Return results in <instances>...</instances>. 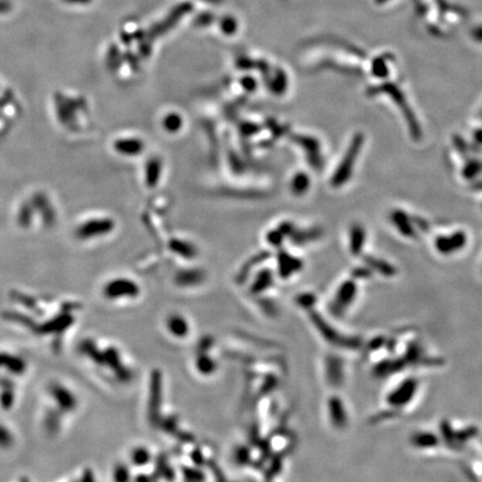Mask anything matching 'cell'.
<instances>
[{"mask_svg": "<svg viewBox=\"0 0 482 482\" xmlns=\"http://www.w3.org/2000/svg\"><path fill=\"white\" fill-rule=\"evenodd\" d=\"M44 395L47 403L42 411L41 424L43 431L52 437L59 433L62 427V418L74 412L78 401L73 389L61 381H51L46 385Z\"/></svg>", "mask_w": 482, "mask_h": 482, "instance_id": "obj_1", "label": "cell"}, {"mask_svg": "<svg viewBox=\"0 0 482 482\" xmlns=\"http://www.w3.org/2000/svg\"><path fill=\"white\" fill-rule=\"evenodd\" d=\"M29 363L24 355L0 349V378H12L21 380L28 374Z\"/></svg>", "mask_w": 482, "mask_h": 482, "instance_id": "obj_2", "label": "cell"}, {"mask_svg": "<svg viewBox=\"0 0 482 482\" xmlns=\"http://www.w3.org/2000/svg\"><path fill=\"white\" fill-rule=\"evenodd\" d=\"M418 382L414 379L404 380L396 387L392 388L386 398V403L394 408L408 405L418 391Z\"/></svg>", "mask_w": 482, "mask_h": 482, "instance_id": "obj_3", "label": "cell"}, {"mask_svg": "<svg viewBox=\"0 0 482 482\" xmlns=\"http://www.w3.org/2000/svg\"><path fill=\"white\" fill-rule=\"evenodd\" d=\"M18 381L12 378H0V410L10 412L18 401Z\"/></svg>", "mask_w": 482, "mask_h": 482, "instance_id": "obj_4", "label": "cell"}, {"mask_svg": "<svg viewBox=\"0 0 482 482\" xmlns=\"http://www.w3.org/2000/svg\"><path fill=\"white\" fill-rule=\"evenodd\" d=\"M136 290L137 288L133 282L129 280L118 279L110 283L106 289H105V294H106V296L111 297V298H122V297L135 296Z\"/></svg>", "mask_w": 482, "mask_h": 482, "instance_id": "obj_5", "label": "cell"}, {"mask_svg": "<svg viewBox=\"0 0 482 482\" xmlns=\"http://www.w3.org/2000/svg\"><path fill=\"white\" fill-rule=\"evenodd\" d=\"M361 142H362L361 137H356V140L353 142L352 147H351V151L348 152V154L344 158V162H343L341 169L338 170V172L336 173V175L334 176V183L341 184V183H343L346 180L347 174H349V172L352 171L351 170L352 166H353V161L352 160L355 157L356 152H359V149L361 147Z\"/></svg>", "mask_w": 482, "mask_h": 482, "instance_id": "obj_6", "label": "cell"}, {"mask_svg": "<svg viewBox=\"0 0 482 482\" xmlns=\"http://www.w3.org/2000/svg\"><path fill=\"white\" fill-rule=\"evenodd\" d=\"M329 417L336 426H344L346 424V412L342 401L337 398H332L328 401Z\"/></svg>", "mask_w": 482, "mask_h": 482, "instance_id": "obj_7", "label": "cell"}, {"mask_svg": "<svg viewBox=\"0 0 482 482\" xmlns=\"http://www.w3.org/2000/svg\"><path fill=\"white\" fill-rule=\"evenodd\" d=\"M17 443L15 431L6 423L0 422V451H9Z\"/></svg>", "mask_w": 482, "mask_h": 482, "instance_id": "obj_8", "label": "cell"}, {"mask_svg": "<svg viewBox=\"0 0 482 482\" xmlns=\"http://www.w3.org/2000/svg\"><path fill=\"white\" fill-rule=\"evenodd\" d=\"M142 148V143L135 140V138H124V140H121L116 143V150L120 151V153L129 155H135L140 153Z\"/></svg>", "mask_w": 482, "mask_h": 482, "instance_id": "obj_9", "label": "cell"}, {"mask_svg": "<svg viewBox=\"0 0 482 482\" xmlns=\"http://www.w3.org/2000/svg\"><path fill=\"white\" fill-rule=\"evenodd\" d=\"M354 294H355V287L354 283L352 282H346L343 285L341 290H338L337 294V298H336V306L337 307H346L349 305V302L352 301L354 298Z\"/></svg>", "mask_w": 482, "mask_h": 482, "instance_id": "obj_10", "label": "cell"}, {"mask_svg": "<svg viewBox=\"0 0 482 482\" xmlns=\"http://www.w3.org/2000/svg\"><path fill=\"white\" fill-rule=\"evenodd\" d=\"M186 323H184V320H182L181 318H172L171 319V323H170V325H169V328L172 329V332L176 335H183L184 333H186Z\"/></svg>", "mask_w": 482, "mask_h": 482, "instance_id": "obj_11", "label": "cell"}, {"mask_svg": "<svg viewBox=\"0 0 482 482\" xmlns=\"http://www.w3.org/2000/svg\"><path fill=\"white\" fill-rule=\"evenodd\" d=\"M180 125H181V120H180V117H177V115L168 116V118L166 120V127L170 131L177 130L180 128Z\"/></svg>", "mask_w": 482, "mask_h": 482, "instance_id": "obj_12", "label": "cell"}, {"mask_svg": "<svg viewBox=\"0 0 482 482\" xmlns=\"http://www.w3.org/2000/svg\"><path fill=\"white\" fill-rule=\"evenodd\" d=\"M353 233H354L353 249H360L362 245V240H363V231L360 229H356L355 231H353ZM354 252H358V250H354Z\"/></svg>", "mask_w": 482, "mask_h": 482, "instance_id": "obj_13", "label": "cell"}]
</instances>
